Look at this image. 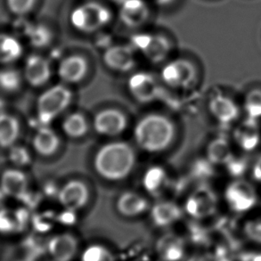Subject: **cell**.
<instances>
[{
  "instance_id": "cell-1",
  "label": "cell",
  "mask_w": 261,
  "mask_h": 261,
  "mask_svg": "<svg viewBox=\"0 0 261 261\" xmlns=\"http://www.w3.org/2000/svg\"><path fill=\"white\" fill-rule=\"evenodd\" d=\"M137 162L134 149L126 142L113 141L99 148L94 157V169L103 179L117 182L127 178Z\"/></svg>"
},
{
  "instance_id": "cell-2",
  "label": "cell",
  "mask_w": 261,
  "mask_h": 261,
  "mask_svg": "<svg viewBox=\"0 0 261 261\" xmlns=\"http://www.w3.org/2000/svg\"><path fill=\"white\" fill-rule=\"evenodd\" d=\"M133 133L139 148L149 153H159L172 145L176 131L170 118L160 113H150L138 120Z\"/></svg>"
},
{
  "instance_id": "cell-3",
  "label": "cell",
  "mask_w": 261,
  "mask_h": 261,
  "mask_svg": "<svg viewBox=\"0 0 261 261\" xmlns=\"http://www.w3.org/2000/svg\"><path fill=\"white\" fill-rule=\"evenodd\" d=\"M112 13L106 6L95 1H88L79 5L71 11L70 21L76 31L91 34L109 24Z\"/></svg>"
},
{
  "instance_id": "cell-4",
  "label": "cell",
  "mask_w": 261,
  "mask_h": 261,
  "mask_svg": "<svg viewBox=\"0 0 261 261\" xmlns=\"http://www.w3.org/2000/svg\"><path fill=\"white\" fill-rule=\"evenodd\" d=\"M73 94L64 84H57L41 93L37 100V115L43 125H48L71 106Z\"/></svg>"
},
{
  "instance_id": "cell-5",
  "label": "cell",
  "mask_w": 261,
  "mask_h": 261,
  "mask_svg": "<svg viewBox=\"0 0 261 261\" xmlns=\"http://www.w3.org/2000/svg\"><path fill=\"white\" fill-rule=\"evenodd\" d=\"M197 71L191 61L178 58L168 62L161 71L162 82L171 88H189L196 82Z\"/></svg>"
},
{
  "instance_id": "cell-6",
  "label": "cell",
  "mask_w": 261,
  "mask_h": 261,
  "mask_svg": "<svg viewBox=\"0 0 261 261\" xmlns=\"http://www.w3.org/2000/svg\"><path fill=\"white\" fill-rule=\"evenodd\" d=\"M132 46L153 64H159L167 59L172 48L170 40L165 37L146 33L133 37Z\"/></svg>"
},
{
  "instance_id": "cell-7",
  "label": "cell",
  "mask_w": 261,
  "mask_h": 261,
  "mask_svg": "<svg viewBox=\"0 0 261 261\" xmlns=\"http://www.w3.org/2000/svg\"><path fill=\"white\" fill-rule=\"evenodd\" d=\"M127 88L131 96L141 103L155 101L160 95V87L155 77L146 71H138L131 75L127 81Z\"/></svg>"
},
{
  "instance_id": "cell-8",
  "label": "cell",
  "mask_w": 261,
  "mask_h": 261,
  "mask_svg": "<svg viewBox=\"0 0 261 261\" xmlns=\"http://www.w3.org/2000/svg\"><path fill=\"white\" fill-rule=\"evenodd\" d=\"M93 127L100 136L115 138L127 129V116L120 110L113 108L101 110L94 117Z\"/></svg>"
},
{
  "instance_id": "cell-9",
  "label": "cell",
  "mask_w": 261,
  "mask_h": 261,
  "mask_svg": "<svg viewBox=\"0 0 261 261\" xmlns=\"http://www.w3.org/2000/svg\"><path fill=\"white\" fill-rule=\"evenodd\" d=\"M225 199L233 211L244 212L254 207L258 197L251 184L244 180H237L230 184L226 188Z\"/></svg>"
},
{
  "instance_id": "cell-10",
  "label": "cell",
  "mask_w": 261,
  "mask_h": 261,
  "mask_svg": "<svg viewBox=\"0 0 261 261\" xmlns=\"http://www.w3.org/2000/svg\"><path fill=\"white\" fill-rule=\"evenodd\" d=\"M89 189L82 180H70L61 187L58 201L63 207L70 212L84 208L89 201Z\"/></svg>"
},
{
  "instance_id": "cell-11",
  "label": "cell",
  "mask_w": 261,
  "mask_h": 261,
  "mask_svg": "<svg viewBox=\"0 0 261 261\" xmlns=\"http://www.w3.org/2000/svg\"><path fill=\"white\" fill-rule=\"evenodd\" d=\"M24 82L32 88H41L52 77L49 61L39 55H32L26 59L22 71Z\"/></svg>"
},
{
  "instance_id": "cell-12",
  "label": "cell",
  "mask_w": 261,
  "mask_h": 261,
  "mask_svg": "<svg viewBox=\"0 0 261 261\" xmlns=\"http://www.w3.org/2000/svg\"><path fill=\"white\" fill-rule=\"evenodd\" d=\"M103 63L112 71L128 72L134 69L136 57L132 46L116 45L108 47L103 54Z\"/></svg>"
},
{
  "instance_id": "cell-13",
  "label": "cell",
  "mask_w": 261,
  "mask_h": 261,
  "mask_svg": "<svg viewBox=\"0 0 261 261\" xmlns=\"http://www.w3.org/2000/svg\"><path fill=\"white\" fill-rule=\"evenodd\" d=\"M217 208V198L212 191L201 188L191 194L186 202V211L195 219L207 218Z\"/></svg>"
},
{
  "instance_id": "cell-14",
  "label": "cell",
  "mask_w": 261,
  "mask_h": 261,
  "mask_svg": "<svg viewBox=\"0 0 261 261\" xmlns=\"http://www.w3.org/2000/svg\"><path fill=\"white\" fill-rule=\"evenodd\" d=\"M88 61L79 55H71L61 61L57 74L63 83L77 84L88 75Z\"/></svg>"
},
{
  "instance_id": "cell-15",
  "label": "cell",
  "mask_w": 261,
  "mask_h": 261,
  "mask_svg": "<svg viewBox=\"0 0 261 261\" xmlns=\"http://www.w3.org/2000/svg\"><path fill=\"white\" fill-rule=\"evenodd\" d=\"M28 187V176L21 169L11 168L5 170L0 176V190L7 197L21 198Z\"/></svg>"
},
{
  "instance_id": "cell-16",
  "label": "cell",
  "mask_w": 261,
  "mask_h": 261,
  "mask_svg": "<svg viewBox=\"0 0 261 261\" xmlns=\"http://www.w3.org/2000/svg\"><path fill=\"white\" fill-rule=\"evenodd\" d=\"M149 17L148 5L144 0H124L120 4V20L129 28L141 27Z\"/></svg>"
},
{
  "instance_id": "cell-17",
  "label": "cell",
  "mask_w": 261,
  "mask_h": 261,
  "mask_svg": "<svg viewBox=\"0 0 261 261\" xmlns=\"http://www.w3.org/2000/svg\"><path fill=\"white\" fill-rule=\"evenodd\" d=\"M61 139L53 128L43 125L32 138V148L41 157H51L60 148Z\"/></svg>"
},
{
  "instance_id": "cell-18",
  "label": "cell",
  "mask_w": 261,
  "mask_h": 261,
  "mask_svg": "<svg viewBox=\"0 0 261 261\" xmlns=\"http://www.w3.org/2000/svg\"><path fill=\"white\" fill-rule=\"evenodd\" d=\"M117 212L126 218H136L148 211L149 201L145 196L132 191L120 194L116 201Z\"/></svg>"
},
{
  "instance_id": "cell-19",
  "label": "cell",
  "mask_w": 261,
  "mask_h": 261,
  "mask_svg": "<svg viewBox=\"0 0 261 261\" xmlns=\"http://www.w3.org/2000/svg\"><path fill=\"white\" fill-rule=\"evenodd\" d=\"M77 251V241L69 233L55 236L48 243V251L55 261H71Z\"/></svg>"
},
{
  "instance_id": "cell-20",
  "label": "cell",
  "mask_w": 261,
  "mask_h": 261,
  "mask_svg": "<svg viewBox=\"0 0 261 261\" xmlns=\"http://www.w3.org/2000/svg\"><path fill=\"white\" fill-rule=\"evenodd\" d=\"M21 126L17 117L8 113H0V147L10 149L17 145Z\"/></svg>"
},
{
  "instance_id": "cell-21",
  "label": "cell",
  "mask_w": 261,
  "mask_h": 261,
  "mask_svg": "<svg viewBox=\"0 0 261 261\" xmlns=\"http://www.w3.org/2000/svg\"><path fill=\"white\" fill-rule=\"evenodd\" d=\"M182 212L178 205L172 201H159L151 208V219L154 225L167 227L173 225L181 218Z\"/></svg>"
},
{
  "instance_id": "cell-22",
  "label": "cell",
  "mask_w": 261,
  "mask_h": 261,
  "mask_svg": "<svg viewBox=\"0 0 261 261\" xmlns=\"http://www.w3.org/2000/svg\"><path fill=\"white\" fill-rule=\"evenodd\" d=\"M212 116L221 123H230L237 119L239 110L232 99L225 95H216L208 103Z\"/></svg>"
},
{
  "instance_id": "cell-23",
  "label": "cell",
  "mask_w": 261,
  "mask_h": 261,
  "mask_svg": "<svg viewBox=\"0 0 261 261\" xmlns=\"http://www.w3.org/2000/svg\"><path fill=\"white\" fill-rule=\"evenodd\" d=\"M234 139L237 145L244 151H251L256 148L260 140L257 120L248 118L246 121L237 127L234 132Z\"/></svg>"
},
{
  "instance_id": "cell-24",
  "label": "cell",
  "mask_w": 261,
  "mask_h": 261,
  "mask_svg": "<svg viewBox=\"0 0 261 261\" xmlns=\"http://www.w3.org/2000/svg\"><path fill=\"white\" fill-rule=\"evenodd\" d=\"M168 180L166 170L163 167L152 166L144 174L142 184L149 194L157 196L165 190Z\"/></svg>"
},
{
  "instance_id": "cell-25",
  "label": "cell",
  "mask_w": 261,
  "mask_h": 261,
  "mask_svg": "<svg viewBox=\"0 0 261 261\" xmlns=\"http://www.w3.org/2000/svg\"><path fill=\"white\" fill-rule=\"evenodd\" d=\"M22 46L13 36L0 34V64L9 65L19 60L22 56Z\"/></svg>"
},
{
  "instance_id": "cell-26",
  "label": "cell",
  "mask_w": 261,
  "mask_h": 261,
  "mask_svg": "<svg viewBox=\"0 0 261 261\" xmlns=\"http://www.w3.org/2000/svg\"><path fill=\"white\" fill-rule=\"evenodd\" d=\"M62 130L71 139L84 138L88 132V122L86 117L81 113H70L62 122Z\"/></svg>"
},
{
  "instance_id": "cell-27",
  "label": "cell",
  "mask_w": 261,
  "mask_h": 261,
  "mask_svg": "<svg viewBox=\"0 0 261 261\" xmlns=\"http://www.w3.org/2000/svg\"><path fill=\"white\" fill-rule=\"evenodd\" d=\"M24 82L23 75L14 68L0 70V92L7 95L15 94L21 90Z\"/></svg>"
},
{
  "instance_id": "cell-28",
  "label": "cell",
  "mask_w": 261,
  "mask_h": 261,
  "mask_svg": "<svg viewBox=\"0 0 261 261\" xmlns=\"http://www.w3.org/2000/svg\"><path fill=\"white\" fill-rule=\"evenodd\" d=\"M232 156L231 146L225 139L213 140L207 148V158L213 164H226Z\"/></svg>"
},
{
  "instance_id": "cell-29",
  "label": "cell",
  "mask_w": 261,
  "mask_h": 261,
  "mask_svg": "<svg viewBox=\"0 0 261 261\" xmlns=\"http://www.w3.org/2000/svg\"><path fill=\"white\" fill-rule=\"evenodd\" d=\"M159 252L162 258L166 261H177L182 258L184 253L183 245L179 240L170 237L165 238L159 244Z\"/></svg>"
},
{
  "instance_id": "cell-30",
  "label": "cell",
  "mask_w": 261,
  "mask_h": 261,
  "mask_svg": "<svg viewBox=\"0 0 261 261\" xmlns=\"http://www.w3.org/2000/svg\"><path fill=\"white\" fill-rule=\"evenodd\" d=\"M244 109L249 119L255 120L260 119L261 90L253 89L248 94L244 102Z\"/></svg>"
},
{
  "instance_id": "cell-31",
  "label": "cell",
  "mask_w": 261,
  "mask_h": 261,
  "mask_svg": "<svg viewBox=\"0 0 261 261\" xmlns=\"http://www.w3.org/2000/svg\"><path fill=\"white\" fill-rule=\"evenodd\" d=\"M82 261H113V256L102 245H90L83 251Z\"/></svg>"
},
{
  "instance_id": "cell-32",
  "label": "cell",
  "mask_w": 261,
  "mask_h": 261,
  "mask_svg": "<svg viewBox=\"0 0 261 261\" xmlns=\"http://www.w3.org/2000/svg\"><path fill=\"white\" fill-rule=\"evenodd\" d=\"M9 150H10L9 158L14 168L21 169L27 166L31 163V160H32L31 153L24 147L15 145L13 147H11Z\"/></svg>"
},
{
  "instance_id": "cell-33",
  "label": "cell",
  "mask_w": 261,
  "mask_h": 261,
  "mask_svg": "<svg viewBox=\"0 0 261 261\" xmlns=\"http://www.w3.org/2000/svg\"><path fill=\"white\" fill-rule=\"evenodd\" d=\"M30 41L36 47H45L49 44L52 36L49 31L43 26L32 29L29 34Z\"/></svg>"
},
{
  "instance_id": "cell-34",
  "label": "cell",
  "mask_w": 261,
  "mask_h": 261,
  "mask_svg": "<svg viewBox=\"0 0 261 261\" xmlns=\"http://www.w3.org/2000/svg\"><path fill=\"white\" fill-rule=\"evenodd\" d=\"M18 216L7 208L0 210V232L9 233L17 226Z\"/></svg>"
},
{
  "instance_id": "cell-35",
  "label": "cell",
  "mask_w": 261,
  "mask_h": 261,
  "mask_svg": "<svg viewBox=\"0 0 261 261\" xmlns=\"http://www.w3.org/2000/svg\"><path fill=\"white\" fill-rule=\"evenodd\" d=\"M36 0H7V5L10 10L16 14H25L32 10Z\"/></svg>"
},
{
  "instance_id": "cell-36",
  "label": "cell",
  "mask_w": 261,
  "mask_h": 261,
  "mask_svg": "<svg viewBox=\"0 0 261 261\" xmlns=\"http://www.w3.org/2000/svg\"><path fill=\"white\" fill-rule=\"evenodd\" d=\"M245 233L251 241L261 244V220H254L248 223L245 226Z\"/></svg>"
},
{
  "instance_id": "cell-37",
  "label": "cell",
  "mask_w": 261,
  "mask_h": 261,
  "mask_svg": "<svg viewBox=\"0 0 261 261\" xmlns=\"http://www.w3.org/2000/svg\"><path fill=\"white\" fill-rule=\"evenodd\" d=\"M226 166L229 169L230 173L233 176H240L242 174L245 172L247 164L245 163V161L242 158H234L232 156V158L228 161V163H226Z\"/></svg>"
},
{
  "instance_id": "cell-38",
  "label": "cell",
  "mask_w": 261,
  "mask_h": 261,
  "mask_svg": "<svg viewBox=\"0 0 261 261\" xmlns=\"http://www.w3.org/2000/svg\"><path fill=\"white\" fill-rule=\"evenodd\" d=\"M252 176L256 181L261 184V156L258 157L252 167Z\"/></svg>"
},
{
  "instance_id": "cell-39",
  "label": "cell",
  "mask_w": 261,
  "mask_h": 261,
  "mask_svg": "<svg viewBox=\"0 0 261 261\" xmlns=\"http://www.w3.org/2000/svg\"><path fill=\"white\" fill-rule=\"evenodd\" d=\"M246 261H261V254H251V257H248Z\"/></svg>"
},
{
  "instance_id": "cell-40",
  "label": "cell",
  "mask_w": 261,
  "mask_h": 261,
  "mask_svg": "<svg viewBox=\"0 0 261 261\" xmlns=\"http://www.w3.org/2000/svg\"><path fill=\"white\" fill-rule=\"evenodd\" d=\"M157 3L160 4V5H163V6H166V5H169V4H171L173 2L174 0H155Z\"/></svg>"
},
{
  "instance_id": "cell-41",
  "label": "cell",
  "mask_w": 261,
  "mask_h": 261,
  "mask_svg": "<svg viewBox=\"0 0 261 261\" xmlns=\"http://www.w3.org/2000/svg\"><path fill=\"white\" fill-rule=\"evenodd\" d=\"M112 2H115V3L121 4L123 2L124 0H110Z\"/></svg>"
},
{
  "instance_id": "cell-42",
  "label": "cell",
  "mask_w": 261,
  "mask_h": 261,
  "mask_svg": "<svg viewBox=\"0 0 261 261\" xmlns=\"http://www.w3.org/2000/svg\"><path fill=\"white\" fill-rule=\"evenodd\" d=\"M223 261H226V260H223Z\"/></svg>"
}]
</instances>
